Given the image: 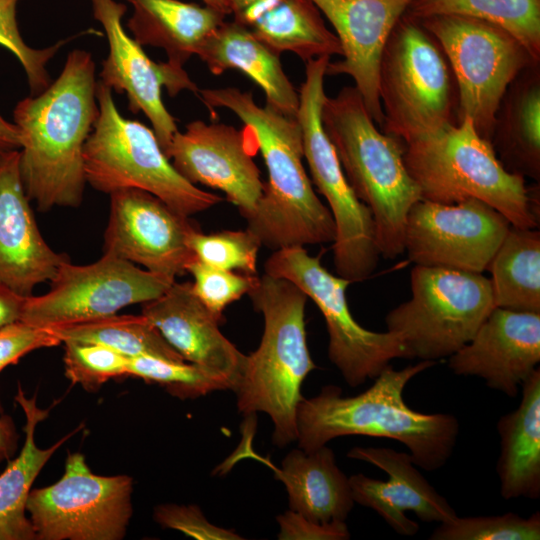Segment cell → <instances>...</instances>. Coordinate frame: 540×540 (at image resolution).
Segmentation results:
<instances>
[{
    "mask_svg": "<svg viewBox=\"0 0 540 540\" xmlns=\"http://www.w3.org/2000/svg\"><path fill=\"white\" fill-rule=\"evenodd\" d=\"M66 377L74 384L93 390L108 380L127 376L128 357L97 343L64 342Z\"/></svg>",
    "mask_w": 540,
    "mask_h": 540,
    "instance_id": "8d00e7d4",
    "label": "cell"
},
{
    "mask_svg": "<svg viewBox=\"0 0 540 540\" xmlns=\"http://www.w3.org/2000/svg\"><path fill=\"white\" fill-rule=\"evenodd\" d=\"M404 162L422 199L442 204L478 199L511 225L538 229L539 187L530 189L523 176L507 171L470 118L405 144Z\"/></svg>",
    "mask_w": 540,
    "mask_h": 540,
    "instance_id": "8992f818",
    "label": "cell"
},
{
    "mask_svg": "<svg viewBox=\"0 0 540 540\" xmlns=\"http://www.w3.org/2000/svg\"><path fill=\"white\" fill-rule=\"evenodd\" d=\"M510 225L478 199L454 204L420 199L407 215L404 251L415 265L482 273Z\"/></svg>",
    "mask_w": 540,
    "mask_h": 540,
    "instance_id": "9a60e30c",
    "label": "cell"
},
{
    "mask_svg": "<svg viewBox=\"0 0 540 540\" xmlns=\"http://www.w3.org/2000/svg\"><path fill=\"white\" fill-rule=\"evenodd\" d=\"M255 154L242 129L194 120L175 133L166 156L188 182L222 191L247 219L264 188Z\"/></svg>",
    "mask_w": 540,
    "mask_h": 540,
    "instance_id": "ac0fdd59",
    "label": "cell"
},
{
    "mask_svg": "<svg viewBox=\"0 0 540 540\" xmlns=\"http://www.w3.org/2000/svg\"><path fill=\"white\" fill-rule=\"evenodd\" d=\"M99 114L84 146L86 182L111 194L126 188L147 191L176 212L190 217L223 198L183 178L162 150L153 129L124 118L112 90L97 82Z\"/></svg>",
    "mask_w": 540,
    "mask_h": 540,
    "instance_id": "52a82bcc",
    "label": "cell"
},
{
    "mask_svg": "<svg viewBox=\"0 0 540 540\" xmlns=\"http://www.w3.org/2000/svg\"><path fill=\"white\" fill-rule=\"evenodd\" d=\"M275 475L286 487L290 510L312 521L345 522L354 506L349 478L326 445L290 451Z\"/></svg>",
    "mask_w": 540,
    "mask_h": 540,
    "instance_id": "484cf974",
    "label": "cell"
},
{
    "mask_svg": "<svg viewBox=\"0 0 540 540\" xmlns=\"http://www.w3.org/2000/svg\"><path fill=\"white\" fill-rule=\"evenodd\" d=\"M188 362L226 379L233 391L246 355L219 330L220 321L199 300L190 282L174 281L142 313Z\"/></svg>",
    "mask_w": 540,
    "mask_h": 540,
    "instance_id": "603a6c76",
    "label": "cell"
},
{
    "mask_svg": "<svg viewBox=\"0 0 540 540\" xmlns=\"http://www.w3.org/2000/svg\"><path fill=\"white\" fill-rule=\"evenodd\" d=\"M133 480L100 476L84 455L69 453L63 476L27 499L36 540H119L132 516Z\"/></svg>",
    "mask_w": 540,
    "mask_h": 540,
    "instance_id": "4fadbf2b",
    "label": "cell"
},
{
    "mask_svg": "<svg viewBox=\"0 0 540 540\" xmlns=\"http://www.w3.org/2000/svg\"><path fill=\"white\" fill-rule=\"evenodd\" d=\"M110 195L103 251L172 279L186 272L195 258L189 246L200 230L155 195L136 188Z\"/></svg>",
    "mask_w": 540,
    "mask_h": 540,
    "instance_id": "e0dca14e",
    "label": "cell"
},
{
    "mask_svg": "<svg viewBox=\"0 0 540 540\" xmlns=\"http://www.w3.org/2000/svg\"><path fill=\"white\" fill-rule=\"evenodd\" d=\"M25 297L0 285V327L21 319Z\"/></svg>",
    "mask_w": 540,
    "mask_h": 540,
    "instance_id": "7bdbcfd3",
    "label": "cell"
},
{
    "mask_svg": "<svg viewBox=\"0 0 540 540\" xmlns=\"http://www.w3.org/2000/svg\"><path fill=\"white\" fill-rule=\"evenodd\" d=\"M418 21L449 63L457 89L458 121L470 118L477 132L491 142L508 87L539 61L507 30L483 19L449 14Z\"/></svg>",
    "mask_w": 540,
    "mask_h": 540,
    "instance_id": "8fae6325",
    "label": "cell"
},
{
    "mask_svg": "<svg viewBox=\"0 0 540 540\" xmlns=\"http://www.w3.org/2000/svg\"><path fill=\"white\" fill-rule=\"evenodd\" d=\"M61 341L49 328L18 320L0 327V373L27 353L53 347Z\"/></svg>",
    "mask_w": 540,
    "mask_h": 540,
    "instance_id": "60d3db41",
    "label": "cell"
},
{
    "mask_svg": "<svg viewBox=\"0 0 540 540\" xmlns=\"http://www.w3.org/2000/svg\"><path fill=\"white\" fill-rule=\"evenodd\" d=\"M95 71L91 53L74 49L59 76L13 110L21 178L41 212L76 208L83 200L84 146L99 114Z\"/></svg>",
    "mask_w": 540,
    "mask_h": 540,
    "instance_id": "6da1fadb",
    "label": "cell"
},
{
    "mask_svg": "<svg viewBox=\"0 0 540 540\" xmlns=\"http://www.w3.org/2000/svg\"><path fill=\"white\" fill-rule=\"evenodd\" d=\"M265 273L291 281L316 304L329 335L328 357L349 386L358 387L374 379L393 359L405 358L396 335L370 331L357 323L346 299L352 282L330 273L304 247L275 250L265 262Z\"/></svg>",
    "mask_w": 540,
    "mask_h": 540,
    "instance_id": "7c38bea8",
    "label": "cell"
},
{
    "mask_svg": "<svg viewBox=\"0 0 540 540\" xmlns=\"http://www.w3.org/2000/svg\"><path fill=\"white\" fill-rule=\"evenodd\" d=\"M411 298L385 317L405 359L437 361L468 343L495 308L490 279L481 273L415 265Z\"/></svg>",
    "mask_w": 540,
    "mask_h": 540,
    "instance_id": "9c48e42d",
    "label": "cell"
},
{
    "mask_svg": "<svg viewBox=\"0 0 540 540\" xmlns=\"http://www.w3.org/2000/svg\"><path fill=\"white\" fill-rule=\"evenodd\" d=\"M201 101L230 110L243 123L242 131L255 153L260 150L268 180L247 229L272 250L333 242L331 212L315 193L303 165V136L297 117L265 104L237 87L199 89Z\"/></svg>",
    "mask_w": 540,
    "mask_h": 540,
    "instance_id": "7a4b0ae2",
    "label": "cell"
},
{
    "mask_svg": "<svg viewBox=\"0 0 540 540\" xmlns=\"http://www.w3.org/2000/svg\"><path fill=\"white\" fill-rule=\"evenodd\" d=\"M201 2L204 5L210 6V7L214 8V9L220 11L221 13L225 14L226 16L230 15V11H229L226 0H201Z\"/></svg>",
    "mask_w": 540,
    "mask_h": 540,
    "instance_id": "bcb514c9",
    "label": "cell"
},
{
    "mask_svg": "<svg viewBox=\"0 0 540 540\" xmlns=\"http://www.w3.org/2000/svg\"><path fill=\"white\" fill-rule=\"evenodd\" d=\"M456 94L440 45L418 20L404 14L380 61L381 127L407 144L453 122Z\"/></svg>",
    "mask_w": 540,
    "mask_h": 540,
    "instance_id": "ba28073f",
    "label": "cell"
},
{
    "mask_svg": "<svg viewBox=\"0 0 540 540\" xmlns=\"http://www.w3.org/2000/svg\"><path fill=\"white\" fill-rule=\"evenodd\" d=\"M405 14L416 20L452 14L492 22L540 60V0H414Z\"/></svg>",
    "mask_w": 540,
    "mask_h": 540,
    "instance_id": "d6a6232c",
    "label": "cell"
},
{
    "mask_svg": "<svg viewBox=\"0 0 540 540\" xmlns=\"http://www.w3.org/2000/svg\"><path fill=\"white\" fill-rule=\"evenodd\" d=\"M133 7L127 27L141 46L164 49L168 61L184 66L225 20L220 11L180 0H126Z\"/></svg>",
    "mask_w": 540,
    "mask_h": 540,
    "instance_id": "83f0119b",
    "label": "cell"
},
{
    "mask_svg": "<svg viewBox=\"0 0 540 540\" xmlns=\"http://www.w3.org/2000/svg\"><path fill=\"white\" fill-rule=\"evenodd\" d=\"M321 120L348 183L371 212L380 255H401L408 212L422 199L404 162L405 146L377 129L355 86L327 96Z\"/></svg>",
    "mask_w": 540,
    "mask_h": 540,
    "instance_id": "5b68a950",
    "label": "cell"
},
{
    "mask_svg": "<svg viewBox=\"0 0 540 540\" xmlns=\"http://www.w3.org/2000/svg\"><path fill=\"white\" fill-rule=\"evenodd\" d=\"M19 167V150L0 153V285L27 297L50 282L65 254L54 251L37 225Z\"/></svg>",
    "mask_w": 540,
    "mask_h": 540,
    "instance_id": "7402d4cb",
    "label": "cell"
},
{
    "mask_svg": "<svg viewBox=\"0 0 540 540\" xmlns=\"http://www.w3.org/2000/svg\"><path fill=\"white\" fill-rule=\"evenodd\" d=\"M18 434L12 417L3 413L0 401V463L9 460L16 451Z\"/></svg>",
    "mask_w": 540,
    "mask_h": 540,
    "instance_id": "ee69618b",
    "label": "cell"
},
{
    "mask_svg": "<svg viewBox=\"0 0 540 540\" xmlns=\"http://www.w3.org/2000/svg\"><path fill=\"white\" fill-rule=\"evenodd\" d=\"M189 246L195 258L210 266L246 275L257 273V256L262 245L247 228L210 234L197 230L191 234Z\"/></svg>",
    "mask_w": 540,
    "mask_h": 540,
    "instance_id": "d590c367",
    "label": "cell"
},
{
    "mask_svg": "<svg viewBox=\"0 0 540 540\" xmlns=\"http://www.w3.org/2000/svg\"><path fill=\"white\" fill-rule=\"evenodd\" d=\"M174 281L106 252L86 265L67 260L46 293L25 297L20 320L48 328L109 316L159 297Z\"/></svg>",
    "mask_w": 540,
    "mask_h": 540,
    "instance_id": "5bb4252c",
    "label": "cell"
},
{
    "mask_svg": "<svg viewBox=\"0 0 540 540\" xmlns=\"http://www.w3.org/2000/svg\"><path fill=\"white\" fill-rule=\"evenodd\" d=\"M518 407L497 422L500 455L496 471L506 500L540 497V369L521 386Z\"/></svg>",
    "mask_w": 540,
    "mask_h": 540,
    "instance_id": "4316f807",
    "label": "cell"
},
{
    "mask_svg": "<svg viewBox=\"0 0 540 540\" xmlns=\"http://www.w3.org/2000/svg\"><path fill=\"white\" fill-rule=\"evenodd\" d=\"M253 307L264 318L259 347L245 357L233 389L238 411L266 413L274 424L273 443L282 448L297 440L301 386L317 368L306 341L307 295L291 281L264 274L249 291Z\"/></svg>",
    "mask_w": 540,
    "mask_h": 540,
    "instance_id": "277c9868",
    "label": "cell"
},
{
    "mask_svg": "<svg viewBox=\"0 0 540 540\" xmlns=\"http://www.w3.org/2000/svg\"><path fill=\"white\" fill-rule=\"evenodd\" d=\"M435 364L420 360L400 370L388 365L356 396H342L340 387L325 385L315 397H303L297 408L299 448L310 452L348 435L386 438L403 443L417 467L429 472L440 469L455 449L458 419L415 411L403 397L410 380Z\"/></svg>",
    "mask_w": 540,
    "mask_h": 540,
    "instance_id": "3957f363",
    "label": "cell"
},
{
    "mask_svg": "<svg viewBox=\"0 0 540 540\" xmlns=\"http://www.w3.org/2000/svg\"><path fill=\"white\" fill-rule=\"evenodd\" d=\"M233 21L279 54L291 52L307 62L341 56L340 42L311 0H226Z\"/></svg>",
    "mask_w": 540,
    "mask_h": 540,
    "instance_id": "cb8c5ba5",
    "label": "cell"
},
{
    "mask_svg": "<svg viewBox=\"0 0 540 540\" xmlns=\"http://www.w3.org/2000/svg\"><path fill=\"white\" fill-rule=\"evenodd\" d=\"M15 401L25 414V439L20 454L9 460L0 474V540H34L35 532L26 516V504L32 484L55 451L75 431L51 447L42 449L35 442V431L49 410L38 407L36 395L27 398L20 384Z\"/></svg>",
    "mask_w": 540,
    "mask_h": 540,
    "instance_id": "f546056e",
    "label": "cell"
},
{
    "mask_svg": "<svg viewBox=\"0 0 540 540\" xmlns=\"http://www.w3.org/2000/svg\"><path fill=\"white\" fill-rule=\"evenodd\" d=\"M329 56L306 62L305 79L299 89L297 119L303 136L304 159L312 182L326 199L335 223L333 262L338 276L351 282L369 277L380 253L369 208L353 192L333 144L327 136L321 110Z\"/></svg>",
    "mask_w": 540,
    "mask_h": 540,
    "instance_id": "30bf717a",
    "label": "cell"
},
{
    "mask_svg": "<svg viewBox=\"0 0 540 540\" xmlns=\"http://www.w3.org/2000/svg\"><path fill=\"white\" fill-rule=\"evenodd\" d=\"M127 376L159 384L181 399H194L218 390H231L226 379L195 364L153 356L129 358Z\"/></svg>",
    "mask_w": 540,
    "mask_h": 540,
    "instance_id": "836d02e7",
    "label": "cell"
},
{
    "mask_svg": "<svg viewBox=\"0 0 540 540\" xmlns=\"http://www.w3.org/2000/svg\"><path fill=\"white\" fill-rule=\"evenodd\" d=\"M431 540H539L540 513L528 518L508 512L495 516L459 517L439 523Z\"/></svg>",
    "mask_w": 540,
    "mask_h": 540,
    "instance_id": "e575fe53",
    "label": "cell"
},
{
    "mask_svg": "<svg viewBox=\"0 0 540 540\" xmlns=\"http://www.w3.org/2000/svg\"><path fill=\"white\" fill-rule=\"evenodd\" d=\"M337 36L342 60L329 62L326 75H348L374 122L383 123L379 68L383 50L414 0H311Z\"/></svg>",
    "mask_w": 540,
    "mask_h": 540,
    "instance_id": "d6986e66",
    "label": "cell"
},
{
    "mask_svg": "<svg viewBox=\"0 0 540 540\" xmlns=\"http://www.w3.org/2000/svg\"><path fill=\"white\" fill-rule=\"evenodd\" d=\"M193 276L192 290L199 300L220 321L226 307L248 294L258 281L256 275H246L219 269L194 258L186 267Z\"/></svg>",
    "mask_w": 540,
    "mask_h": 540,
    "instance_id": "f35d334b",
    "label": "cell"
},
{
    "mask_svg": "<svg viewBox=\"0 0 540 540\" xmlns=\"http://www.w3.org/2000/svg\"><path fill=\"white\" fill-rule=\"evenodd\" d=\"M197 56L214 75L238 70L257 84L266 104L296 117L299 92L283 70L280 54L235 21L224 20L200 47Z\"/></svg>",
    "mask_w": 540,
    "mask_h": 540,
    "instance_id": "d4e9b609",
    "label": "cell"
},
{
    "mask_svg": "<svg viewBox=\"0 0 540 540\" xmlns=\"http://www.w3.org/2000/svg\"><path fill=\"white\" fill-rule=\"evenodd\" d=\"M347 457L387 473L386 481L359 473L352 475L349 483L354 502L373 509L398 534L413 536L419 531V524L406 512L427 523H442L457 516L448 500L419 472L410 454L383 447H353Z\"/></svg>",
    "mask_w": 540,
    "mask_h": 540,
    "instance_id": "44dd1931",
    "label": "cell"
},
{
    "mask_svg": "<svg viewBox=\"0 0 540 540\" xmlns=\"http://www.w3.org/2000/svg\"><path fill=\"white\" fill-rule=\"evenodd\" d=\"M48 328L61 343L66 341L97 343L128 358L153 356L170 361L186 362L143 314H112L89 321Z\"/></svg>",
    "mask_w": 540,
    "mask_h": 540,
    "instance_id": "1f68e13d",
    "label": "cell"
},
{
    "mask_svg": "<svg viewBox=\"0 0 540 540\" xmlns=\"http://www.w3.org/2000/svg\"><path fill=\"white\" fill-rule=\"evenodd\" d=\"M491 143L507 171L539 182V63L524 69L508 87L497 112Z\"/></svg>",
    "mask_w": 540,
    "mask_h": 540,
    "instance_id": "f1b7e54d",
    "label": "cell"
},
{
    "mask_svg": "<svg viewBox=\"0 0 540 540\" xmlns=\"http://www.w3.org/2000/svg\"><path fill=\"white\" fill-rule=\"evenodd\" d=\"M540 362V313L495 307L473 338L449 356L458 376H475L509 397Z\"/></svg>",
    "mask_w": 540,
    "mask_h": 540,
    "instance_id": "ffe728a7",
    "label": "cell"
},
{
    "mask_svg": "<svg viewBox=\"0 0 540 540\" xmlns=\"http://www.w3.org/2000/svg\"><path fill=\"white\" fill-rule=\"evenodd\" d=\"M154 518L164 528L179 530L199 540L243 539L233 530L210 523L196 505H158L154 510Z\"/></svg>",
    "mask_w": 540,
    "mask_h": 540,
    "instance_id": "ab89813d",
    "label": "cell"
},
{
    "mask_svg": "<svg viewBox=\"0 0 540 540\" xmlns=\"http://www.w3.org/2000/svg\"><path fill=\"white\" fill-rule=\"evenodd\" d=\"M20 149V137L16 125L0 113V153Z\"/></svg>",
    "mask_w": 540,
    "mask_h": 540,
    "instance_id": "f6af8a7d",
    "label": "cell"
},
{
    "mask_svg": "<svg viewBox=\"0 0 540 540\" xmlns=\"http://www.w3.org/2000/svg\"><path fill=\"white\" fill-rule=\"evenodd\" d=\"M94 18L102 25L109 51L102 62L99 81L117 93H124L133 113L143 112L166 154L178 131L174 117L162 101V88L170 96L182 90L198 93L199 88L182 66L155 62L129 36L122 24L127 6L115 0H89Z\"/></svg>",
    "mask_w": 540,
    "mask_h": 540,
    "instance_id": "2e32d148",
    "label": "cell"
},
{
    "mask_svg": "<svg viewBox=\"0 0 540 540\" xmlns=\"http://www.w3.org/2000/svg\"><path fill=\"white\" fill-rule=\"evenodd\" d=\"M280 540H346L350 533L345 522L318 523L292 510L277 517Z\"/></svg>",
    "mask_w": 540,
    "mask_h": 540,
    "instance_id": "b9f144b4",
    "label": "cell"
},
{
    "mask_svg": "<svg viewBox=\"0 0 540 540\" xmlns=\"http://www.w3.org/2000/svg\"><path fill=\"white\" fill-rule=\"evenodd\" d=\"M487 270L495 307L540 313V232L510 225Z\"/></svg>",
    "mask_w": 540,
    "mask_h": 540,
    "instance_id": "4dcf8cb0",
    "label": "cell"
},
{
    "mask_svg": "<svg viewBox=\"0 0 540 540\" xmlns=\"http://www.w3.org/2000/svg\"><path fill=\"white\" fill-rule=\"evenodd\" d=\"M18 2L19 0H0V45L18 59L25 71L30 95H37L52 82L47 64L67 40L44 49L30 47L19 31L16 17Z\"/></svg>",
    "mask_w": 540,
    "mask_h": 540,
    "instance_id": "74e56055",
    "label": "cell"
}]
</instances>
